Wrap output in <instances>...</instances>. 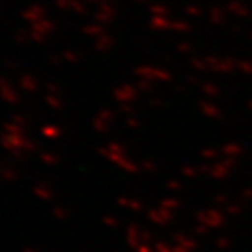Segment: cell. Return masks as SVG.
<instances>
[]
</instances>
